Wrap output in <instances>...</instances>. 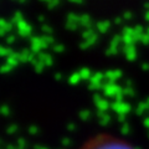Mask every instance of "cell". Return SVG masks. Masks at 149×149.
<instances>
[{
  "label": "cell",
  "mask_w": 149,
  "mask_h": 149,
  "mask_svg": "<svg viewBox=\"0 0 149 149\" xmlns=\"http://www.w3.org/2000/svg\"><path fill=\"white\" fill-rule=\"evenodd\" d=\"M81 149H137L123 139H118L107 134H100L87 141Z\"/></svg>",
  "instance_id": "cell-1"
},
{
  "label": "cell",
  "mask_w": 149,
  "mask_h": 149,
  "mask_svg": "<svg viewBox=\"0 0 149 149\" xmlns=\"http://www.w3.org/2000/svg\"><path fill=\"white\" fill-rule=\"evenodd\" d=\"M102 90H103L106 96H118L119 93H122V91H123L118 85H116V83H111V82L106 81V80L103 82V87H102Z\"/></svg>",
  "instance_id": "cell-2"
},
{
  "label": "cell",
  "mask_w": 149,
  "mask_h": 149,
  "mask_svg": "<svg viewBox=\"0 0 149 149\" xmlns=\"http://www.w3.org/2000/svg\"><path fill=\"white\" fill-rule=\"evenodd\" d=\"M16 30H17V34L22 36V37H27L31 35L32 32V26L29 24L27 21L25 20H21L19 24H16Z\"/></svg>",
  "instance_id": "cell-3"
},
{
  "label": "cell",
  "mask_w": 149,
  "mask_h": 149,
  "mask_svg": "<svg viewBox=\"0 0 149 149\" xmlns=\"http://www.w3.org/2000/svg\"><path fill=\"white\" fill-rule=\"evenodd\" d=\"M30 50L32 51V54L39 55L40 52H42V40L40 36H31L30 37Z\"/></svg>",
  "instance_id": "cell-4"
},
{
  "label": "cell",
  "mask_w": 149,
  "mask_h": 149,
  "mask_svg": "<svg viewBox=\"0 0 149 149\" xmlns=\"http://www.w3.org/2000/svg\"><path fill=\"white\" fill-rule=\"evenodd\" d=\"M122 77V71L120 70H108L104 72V80L111 83H114V81L119 80Z\"/></svg>",
  "instance_id": "cell-5"
},
{
  "label": "cell",
  "mask_w": 149,
  "mask_h": 149,
  "mask_svg": "<svg viewBox=\"0 0 149 149\" xmlns=\"http://www.w3.org/2000/svg\"><path fill=\"white\" fill-rule=\"evenodd\" d=\"M123 52H124V56L128 61H134L137 57V50L134 47V45L133 46H124Z\"/></svg>",
  "instance_id": "cell-6"
},
{
  "label": "cell",
  "mask_w": 149,
  "mask_h": 149,
  "mask_svg": "<svg viewBox=\"0 0 149 149\" xmlns=\"http://www.w3.org/2000/svg\"><path fill=\"white\" fill-rule=\"evenodd\" d=\"M13 29V24L10 21H6L5 19H0V35L1 36H8L6 34L10 32Z\"/></svg>",
  "instance_id": "cell-7"
},
{
  "label": "cell",
  "mask_w": 149,
  "mask_h": 149,
  "mask_svg": "<svg viewBox=\"0 0 149 149\" xmlns=\"http://www.w3.org/2000/svg\"><path fill=\"white\" fill-rule=\"evenodd\" d=\"M97 41H98V34L96 32V34L91 37V39L83 40V41H82V42L80 44V49H81V50H87V49H90L92 45H95Z\"/></svg>",
  "instance_id": "cell-8"
},
{
  "label": "cell",
  "mask_w": 149,
  "mask_h": 149,
  "mask_svg": "<svg viewBox=\"0 0 149 149\" xmlns=\"http://www.w3.org/2000/svg\"><path fill=\"white\" fill-rule=\"evenodd\" d=\"M37 58H39L45 66H51V65L54 63L52 56H51L50 54H47V52H40L39 55H37Z\"/></svg>",
  "instance_id": "cell-9"
},
{
  "label": "cell",
  "mask_w": 149,
  "mask_h": 149,
  "mask_svg": "<svg viewBox=\"0 0 149 149\" xmlns=\"http://www.w3.org/2000/svg\"><path fill=\"white\" fill-rule=\"evenodd\" d=\"M20 58H21V56H20V52H15L14 51L13 55L11 56H9V57L6 58V63L8 65H10V66L13 67H16L19 63H20Z\"/></svg>",
  "instance_id": "cell-10"
},
{
  "label": "cell",
  "mask_w": 149,
  "mask_h": 149,
  "mask_svg": "<svg viewBox=\"0 0 149 149\" xmlns=\"http://www.w3.org/2000/svg\"><path fill=\"white\" fill-rule=\"evenodd\" d=\"M109 27H111V22L108 20H102L96 24V29L98 32H101V34H106V32L109 30Z\"/></svg>",
  "instance_id": "cell-11"
},
{
  "label": "cell",
  "mask_w": 149,
  "mask_h": 149,
  "mask_svg": "<svg viewBox=\"0 0 149 149\" xmlns=\"http://www.w3.org/2000/svg\"><path fill=\"white\" fill-rule=\"evenodd\" d=\"M104 82V73L102 72H96L92 74L90 83H95V85H103Z\"/></svg>",
  "instance_id": "cell-12"
},
{
  "label": "cell",
  "mask_w": 149,
  "mask_h": 149,
  "mask_svg": "<svg viewBox=\"0 0 149 149\" xmlns=\"http://www.w3.org/2000/svg\"><path fill=\"white\" fill-rule=\"evenodd\" d=\"M80 25L86 27V29H91V25H92V19L88 14H82L81 19H80Z\"/></svg>",
  "instance_id": "cell-13"
},
{
  "label": "cell",
  "mask_w": 149,
  "mask_h": 149,
  "mask_svg": "<svg viewBox=\"0 0 149 149\" xmlns=\"http://www.w3.org/2000/svg\"><path fill=\"white\" fill-rule=\"evenodd\" d=\"M41 40H42V47H44V50H46L50 47V45L54 44L55 39L51 35H44V36H41Z\"/></svg>",
  "instance_id": "cell-14"
},
{
  "label": "cell",
  "mask_w": 149,
  "mask_h": 149,
  "mask_svg": "<svg viewBox=\"0 0 149 149\" xmlns=\"http://www.w3.org/2000/svg\"><path fill=\"white\" fill-rule=\"evenodd\" d=\"M78 72H80L82 80H85V81H90L91 80L92 72H91V70L88 67H82V68H80V71H78Z\"/></svg>",
  "instance_id": "cell-15"
},
{
  "label": "cell",
  "mask_w": 149,
  "mask_h": 149,
  "mask_svg": "<svg viewBox=\"0 0 149 149\" xmlns=\"http://www.w3.org/2000/svg\"><path fill=\"white\" fill-rule=\"evenodd\" d=\"M31 63L34 65V68H35V72H36V73H41V72L44 71L45 65H44L42 62H41V61H40V60L37 58V57H36V58H35V60H34V61H32Z\"/></svg>",
  "instance_id": "cell-16"
},
{
  "label": "cell",
  "mask_w": 149,
  "mask_h": 149,
  "mask_svg": "<svg viewBox=\"0 0 149 149\" xmlns=\"http://www.w3.org/2000/svg\"><path fill=\"white\" fill-rule=\"evenodd\" d=\"M32 54V51L30 49H24L20 52V56H21V58H20V61L21 62H29V60H30V56Z\"/></svg>",
  "instance_id": "cell-17"
},
{
  "label": "cell",
  "mask_w": 149,
  "mask_h": 149,
  "mask_svg": "<svg viewBox=\"0 0 149 149\" xmlns=\"http://www.w3.org/2000/svg\"><path fill=\"white\" fill-rule=\"evenodd\" d=\"M113 108L116 111H119V112H127L129 111V106L128 104H125V103H122V102H117L116 101V103H113Z\"/></svg>",
  "instance_id": "cell-18"
},
{
  "label": "cell",
  "mask_w": 149,
  "mask_h": 149,
  "mask_svg": "<svg viewBox=\"0 0 149 149\" xmlns=\"http://www.w3.org/2000/svg\"><path fill=\"white\" fill-rule=\"evenodd\" d=\"M81 80H82V78H81L80 72H74V73H72L71 76L68 77V83H70V85H77V83L80 82Z\"/></svg>",
  "instance_id": "cell-19"
},
{
  "label": "cell",
  "mask_w": 149,
  "mask_h": 149,
  "mask_svg": "<svg viewBox=\"0 0 149 149\" xmlns=\"http://www.w3.org/2000/svg\"><path fill=\"white\" fill-rule=\"evenodd\" d=\"M21 20H24V16H22V13L21 11H15L14 13V15H13V17H11V20H10V22L13 25H16V24H19Z\"/></svg>",
  "instance_id": "cell-20"
},
{
  "label": "cell",
  "mask_w": 149,
  "mask_h": 149,
  "mask_svg": "<svg viewBox=\"0 0 149 149\" xmlns=\"http://www.w3.org/2000/svg\"><path fill=\"white\" fill-rule=\"evenodd\" d=\"M66 19H67L66 21L74 22V24H80V19H81V15H77V14H74V13H70V14H67Z\"/></svg>",
  "instance_id": "cell-21"
},
{
  "label": "cell",
  "mask_w": 149,
  "mask_h": 149,
  "mask_svg": "<svg viewBox=\"0 0 149 149\" xmlns=\"http://www.w3.org/2000/svg\"><path fill=\"white\" fill-rule=\"evenodd\" d=\"M122 42L124 44V46H133L134 44H136V40H134L133 36L122 35Z\"/></svg>",
  "instance_id": "cell-22"
},
{
  "label": "cell",
  "mask_w": 149,
  "mask_h": 149,
  "mask_svg": "<svg viewBox=\"0 0 149 149\" xmlns=\"http://www.w3.org/2000/svg\"><path fill=\"white\" fill-rule=\"evenodd\" d=\"M95 34H96V31L93 30L92 27H91V29H86V30L82 31V39L83 40H88V39H91V37Z\"/></svg>",
  "instance_id": "cell-23"
},
{
  "label": "cell",
  "mask_w": 149,
  "mask_h": 149,
  "mask_svg": "<svg viewBox=\"0 0 149 149\" xmlns=\"http://www.w3.org/2000/svg\"><path fill=\"white\" fill-rule=\"evenodd\" d=\"M13 52L14 51L10 49V47H5V46H1L0 47V55L3 56V57H9V56H11L13 55Z\"/></svg>",
  "instance_id": "cell-24"
},
{
  "label": "cell",
  "mask_w": 149,
  "mask_h": 149,
  "mask_svg": "<svg viewBox=\"0 0 149 149\" xmlns=\"http://www.w3.org/2000/svg\"><path fill=\"white\" fill-rule=\"evenodd\" d=\"M119 52V47H116V46H112L109 45L108 47H107L106 50V55L107 56H114V55H117Z\"/></svg>",
  "instance_id": "cell-25"
},
{
  "label": "cell",
  "mask_w": 149,
  "mask_h": 149,
  "mask_svg": "<svg viewBox=\"0 0 149 149\" xmlns=\"http://www.w3.org/2000/svg\"><path fill=\"white\" fill-rule=\"evenodd\" d=\"M120 42H122V35H114L113 37H112L109 45L116 46V47H119V44Z\"/></svg>",
  "instance_id": "cell-26"
},
{
  "label": "cell",
  "mask_w": 149,
  "mask_h": 149,
  "mask_svg": "<svg viewBox=\"0 0 149 149\" xmlns=\"http://www.w3.org/2000/svg\"><path fill=\"white\" fill-rule=\"evenodd\" d=\"M78 26H80V24H74V22H70V21H66V24H65V27L68 31H76Z\"/></svg>",
  "instance_id": "cell-27"
},
{
  "label": "cell",
  "mask_w": 149,
  "mask_h": 149,
  "mask_svg": "<svg viewBox=\"0 0 149 149\" xmlns=\"http://www.w3.org/2000/svg\"><path fill=\"white\" fill-rule=\"evenodd\" d=\"M122 35H127V36H133L134 35V27H129V26H124L122 30Z\"/></svg>",
  "instance_id": "cell-28"
},
{
  "label": "cell",
  "mask_w": 149,
  "mask_h": 149,
  "mask_svg": "<svg viewBox=\"0 0 149 149\" xmlns=\"http://www.w3.org/2000/svg\"><path fill=\"white\" fill-rule=\"evenodd\" d=\"M13 68H14L13 66H10V65H8V63L5 62L1 67H0V72H1V73H9V72L13 71Z\"/></svg>",
  "instance_id": "cell-29"
},
{
  "label": "cell",
  "mask_w": 149,
  "mask_h": 149,
  "mask_svg": "<svg viewBox=\"0 0 149 149\" xmlns=\"http://www.w3.org/2000/svg\"><path fill=\"white\" fill-rule=\"evenodd\" d=\"M41 30H42V32L45 35H51L52 34V31H54L52 27H51L50 25H46V24H44L42 26H41Z\"/></svg>",
  "instance_id": "cell-30"
},
{
  "label": "cell",
  "mask_w": 149,
  "mask_h": 149,
  "mask_svg": "<svg viewBox=\"0 0 149 149\" xmlns=\"http://www.w3.org/2000/svg\"><path fill=\"white\" fill-rule=\"evenodd\" d=\"M52 50H54V52H56V54L63 52V51H65V46H63L62 44H57V45H54Z\"/></svg>",
  "instance_id": "cell-31"
},
{
  "label": "cell",
  "mask_w": 149,
  "mask_h": 149,
  "mask_svg": "<svg viewBox=\"0 0 149 149\" xmlns=\"http://www.w3.org/2000/svg\"><path fill=\"white\" fill-rule=\"evenodd\" d=\"M58 4H60V0H50V1L47 3V8L50 9V10H52V9H55Z\"/></svg>",
  "instance_id": "cell-32"
},
{
  "label": "cell",
  "mask_w": 149,
  "mask_h": 149,
  "mask_svg": "<svg viewBox=\"0 0 149 149\" xmlns=\"http://www.w3.org/2000/svg\"><path fill=\"white\" fill-rule=\"evenodd\" d=\"M5 42H6L8 45L14 44V42H15V35H11V34H9V35L5 37Z\"/></svg>",
  "instance_id": "cell-33"
},
{
  "label": "cell",
  "mask_w": 149,
  "mask_h": 149,
  "mask_svg": "<svg viewBox=\"0 0 149 149\" xmlns=\"http://www.w3.org/2000/svg\"><path fill=\"white\" fill-rule=\"evenodd\" d=\"M141 42H142L143 45H149V35L147 34V32H144V34L142 35Z\"/></svg>",
  "instance_id": "cell-34"
},
{
  "label": "cell",
  "mask_w": 149,
  "mask_h": 149,
  "mask_svg": "<svg viewBox=\"0 0 149 149\" xmlns=\"http://www.w3.org/2000/svg\"><path fill=\"white\" fill-rule=\"evenodd\" d=\"M122 92H123V95H128V96H133L134 95V91H133L132 87H124Z\"/></svg>",
  "instance_id": "cell-35"
},
{
  "label": "cell",
  "mask_w": 149,
  "mask_h": 149,
  "mask_svg": "<svg viewBox=\"0 0 149 149\" xmlns=\"http://www.w3.org/2000/svg\"><path fill=\"white\" fill-rule=\"evenodd\" d=\"M103 87V85H95V83H90L88 85V88H90L91 91H96V90H100V88Z\"/></svg>",
  "instance_id": "cell-36"
},
{
  "label": "cell",
  "mask_w": 149,
  "mask_h": 149,
  "mask_svg": "<svg viewBox=\"0 0 149 149\" xmlns=\"http://www.w3.org/2000/svg\"><path fill=\"white\" fill-rule=\"evenodd\" d=\"M122 17H123V20H130V19L133 17V14L130 13V11H124Z\"/></svg>",
  "instance_id": "cell-37"
},
{
  "label": "cell",
  "mask_w": 149,
  "mask_h": 149,
  "mask_svg": "<svg viewBox=\"0 0 149 149\" xmlns=\"http://www.w3.org/2000/svg\"><path fill=\"white\" fill-rule=\"evenodd\" d=\"M122 21H123V17H120V16H117L114 19V24L116 25H120L122 24Z\"/></svg>",
  "instance_id": "cell-38"
},
{
  "label": "cell",
  "mask_w": 149,
  "mask_h": 149,
  "mask_svg": "<svg viewBox=\"0 0 149 149\" xmlns=\"http://www.w3.org/2000/svg\"><path fill=\"white\" fill-rule=\"evenodd\" d=\"M142 70H143V71H149V63L148 62H144L142 65Z\"/></svg>",
  "instance_id": "cell-39"
},
{
  "label": "cell",
  "mask_w": 149,
  "mask_h": 149,
  "mask_svg": "<svg viewBox=\"0 0 149 149\" xmlns=\"http://www.w3.org/2000/svg\"><path fill=\"white\" fill-rule=\"evenodd\" d=\"M55 80H56V81H61V80H62V74L58 73V72H56V73H55Z\"/></svg>",
  "instance_id": "cell-40"
},
{
  "label": "cell",
  "mask_w": 149,
  "mask_h": 149,
  "mask_svg": "<svg viewBox=\"0 0 149 149\" xmlns=\"http://www.w3.org/2000/svg\"><path fill=\"white\" fill-rule=\"evenodd\" d=\"M130 86H132V80L127 78V80H125V87H130Z\"/></svg>",
  "instance_id": "cell-41"
},
{
  "label": "cell",
  "mask_w": 149,
  "mask_h": 149,
  "mask_svg": "<svg viewBox=\"0 0 149 149\" xmlns=\"http://www.w3.org/2000/svg\"><path fill=\"white\" fill-rule=\"evenodd\" d=\"M37 21H39V22H44L45 21V16L44 15H39V16H37Z\"/></svg>",
  "instance_id": "cell-42"
},
{
  "label": "cell",
  "mask_w": 149,
  "mask_h": 149,
  "mask_svg": "<svg viewBox=\"0 0 149 149\" xmlns=\"http://www.w3.org/2000/svg\"><path fill=\"white\" fill-rule=\"evenodd\" d=\"M68 1L74 3V4H82V3H83V0H68Z\"/></svg>",
  "instance_id": "cell-43"
},
{
  "label": "cell",
  "mask_w": 149,
  "mask_h": 149,
  "mask_svg": "<svg viewBox=\"0 0 149 149\" xmlns=\"http://www.w3.org/2000/svg\"><path fill=\"white\" fill-rule=\"evenodd\" d=\"M144 19H146V21H148V22H149V10H148V11H146V14H144Z\"/></svg>",
  "instance_id": "cell-44"
},
{
  "label": "cell",
  "mask_w": 149,
  "mask_h": 149,
  "mask_svg": "<svg viewBox=\"0 0 149 149\" xmlns=\"http://www.w3.org/2000/svg\"><path fill=\"white\" fill-rule=\"evenodd\" d=\"M144 6H146V9H147V11L149 10V3H146V5H144Z\"/></svg>",
  "instance_id": "cell-45"
},
{
  "label": "cell",
  "mask_w": 149,
  "mask_h": 149,
  "mask_svg": "<svg viewBox=\"0 0 149 149\" xmlns=\"http://www.w3.org/2000/svg\"><path fill=\"white\" fill-rule=\"evenodd\" d=\"M17 1H19V3H25L26 0H17Z\"/></svg>",
  "instance_id": "cell-46"
},
{
  "label": "cell",
  "mask_w": 149,
  "mask_h": 149,
  "mask_svg": "<svg viewBox=\"0 0 149 149\" xmlns=\"http://www.w3.org/2000/svg\"><path fill=\"white\" fill-rule=\"evenodd\" d=\"M40 1H44V3H49L50 0H40Z\"/></svg>",
  "instance_id": "cell-47"
},
{
  "label": "cell",
  "mask_w": 149,
  "mask_h": 149,
  "mask_svg": "<svg viewBox=\"0 0 149 149\" xmlns=\"http://www.w3.org/2000/svg\"><path fill=\"white\" fill-rule=\"evenodd\" d=\"M148 104H149V98H148Z\"/></svg>",
  "instance_id": "cell-48"
}]
</instances>
